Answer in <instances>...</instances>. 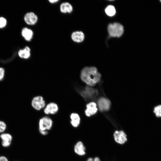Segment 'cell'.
I'll return each mask as SVG.
<instances>
[{
  "mask_svg": "<svg viewBox=\"0 0 161 161\" xmlns=\"http://www.w3.org/2000/svg\"><path fill=\"white\" fill-rule=\"evenodd\" d=\"M106 14L110 16H114L116 13V10L114 7L112 5L108 6L105 9Z\"/></svg>",
  "mask_w": 161,
  "mask_h": 161,
  "instance_id": "ac0fdd59",
  "label": "cell"
},
{
  "mask_svg": "<svg viewBox=\"0 0 161 161\" xmlns=\"http://www.w3.org/2000/svg\"><path fill=\"white\" fill-rule=\"evenodd\" d=\"M86 161H101V160L99 157H96L94 158L89 157L87 159Z\"/></svg>",
  "mask_w": 161,
  "mask_h": 161,
  "instance_id": "7402d4cb",
  "label": "cell"
},
{
  "mask_svg": "<svg viewBox=\"0 0 161 161\" xmlns=\"http://www.w3.org/2000/svg\"><path fill=\"white\" fill-rule=\"evenodd\" d=\"M99 110L101 111L109 110L110 106V102L108 99L102 97L100 98L97 102Z\"/></svg>",
  "mask_w": 161,
  "mask_h": 161,
  "instance_id": "8fae6325",
  "label": "cell"
},
{
  "mask_svg": "<svg viewBox=\"0 0 161 161\" xmlns=\"http://www.w3.org/2000/svg\"><path fill=\"white\" fill-rule=\"evenodd\" d=\"M2 140V145L5 147L9 146L11 143L12 137L11 135L8 133H2L0 135Z\"/></svg>",
  "mask_w": 161,
  "mask_h": 161,
  "instance_id": "5bb4252c",
  "label": "cell"
},
{
  "mask_svg": "<svg viewBox=\"0 0 161 161\" xmlns=\"http://www.w3.org/2000/svg\"><path fill=\"white\" fill-rule=\"evenodd\" d=\"M71 38L74 42L79 43L83 41L85 35L84 33L81 31H75L72 33Z\"/></svg>",
  "mask_w": 161,
  "mask_h": 161,
  "instance_id": "4fadbf2b",
  "label": "cell"
},
{
  "mask_svg": "<svg viewBox=\"0 0 161 161\" xmlns=\"http://www.w3.org/2000/svg\"><path fill=\"white\" fill-rule=\"evenodd\" d=\"M24 20L28 24L33 25L37 22L38 17L36 15L32 12L27 13L24 17Z\"/></svg>",
  "mask_w": 161,
  "mask_h": 161,
  "instance_id": "30bf717a",
  "label": "cell"
},
{
  "mask_svg": "<svg viewBox=\"0 0 161 161\" xmlns=\"http://www.w3.org/2000/svg\"><path fill=\"white\" fill-rule=\"evenodd\" d=\"M21 34L26 41H29L32 38L33 35V32L30 29L25 27L22 30Z\"/></svg>",
  "mask_w": 161,
  "mask_h": 161,
  "instance_id": "2e32d148",
  "label": "cell"
},
{
  "mask_svg": "<svg viewBox=\"0 0 161 161\" xmlns=\"http://www.w3.org/2000/svg\"><path fill=\"white\" fill-rule=\"evenodd\" d=\"M59 110V106L57 103L50 102L47 103L42 112L44 115H54L58 113Z\"/></svg>",
  "mask_w": 161,
  "mask_h": 161,
  "instance_id": "5b68a950",
  "label": "cell"
},
{
  "mask_svg": "<svg viewBox=\"0 0 161 161\" xmlns=\"http://www.w3.org/2000/svg\"><path fill=\"white\" fill-rule=\"evenodd\" d=\"M160 2L161 3V0H160Z\"/></svg>",
  "mask_w": 161,
  "mask_h": 161,
  "instance_id": "4316f807",
  "label": "cell"
},
{
  "mask_svg": "<svg viewBox=\"0 0 161 161\" xmlns=\"http://www.w3.org/2000/svg\"><path fill=\"white\" fill-rule=\"evenodd\" d=\"M60 9L61 12L64 13H70L73 10L72 5L68 2H64L61 3Z\"/></svg>",
  "mask_w": 161,
  "mask_h": 161,
  "instance_id": "9a60e30c",
  "label": "cell"
},
{
  "mask_svg": "<svg viewBox=\"0 0 161 161\" xmlns=\"http://www.w3.org/2000/svg\"><path fill=\"white\" fill-rule=\"evenodd\" d=\"M40 133L43 136H46L47 135L49 131H39Z\"/></svg>",
  "mask_w": 161,
  "mask_h": 161,
  "instance_id": "cb8c5ba5",
  "label": "cell"
},
{
  "mask_svg": "<svg viewBox=\"0 0 161 161\" xmlns=\"http://www.w3.org/2000/svg\"><path fill=\"white\" fill-rule=\"evenodd\" d=\"M4 74V70L3 68L0 67V80L3 78Z\"/></svg>",
  "mask_w": 161,
  "mask_h": 161,
  "instance_id": "603a6c76",
  "label": "cell"
},
{
  "mask_svg": "<svg viewBox=\"0 0 161 161\" xmlns=\"http://www.w3.org/2000/svg\"><path fill=\"white\" fill-rule=\"evenodd\" d=\"M59 0H49V1L50 3L53 4L58 2Z\"/></svg>",
  "mask_w": 161,
  "mask_h": 161,
  "instance_id": "484cf974",
  "label": "cell"
},
{
  "mask_svg": "<svg viewBox=\"0 0 161 161\" xmlns=\"http://www.w3.org/2000/svg\"><path fill=\"white\" fill-rule=\"evenodd\" d=\"M80 79L89 86H93L98 83L101 75L95 67L85 66L81 70L79 74Z\"/></svg>",
  "mask_w": 161,
  "mask_h": 161,
  "instance_id": "6da1fadb",
  "label": "cell"
},
{
  "mask_svg": "<svg viewBox=\"0 0 161 161\" xmlns=\"http://www.w3.org/2000/svg\"><path fill=\"white\" fill-rule=\"evenodd\" d=\"M107 30L109 35L113 37H119L122 36L124 32L123 26L118 23L109 24Z\"/></svg>",
  "mask_w": 161,
  "mask_h": 161,
  "instance_id": "3957f363",
  "label": "cell"
},
{
  "mask_svg": "<svg viewBox=\"0 0 161 161\" xmlns=\"http://www.w3.org/2000/svg\"><path fill=\"white\" fill-rule=\"evenodd\" d=\"M30 49L28 47H26L23 49H20L18 52L19 56L23 58L28 59L30 55Z\"/></svg>",
  "mask_w": 161,
  "mask_h": 161,
  "instance_id": "e0dca14e",
  "label": "cell"
},
{
  "mask_svg": "<svg viewBox=\"0 0 161 161\" xmlns=\"http://www.w3.org/2000/svg\"><path fill=\"white\" fill-rule=\"evenodd\" d=\"M74 152L79 156H83L86 154V148L83 143L78 141L75 144L74 147Z\"/></svg>",
  "mask_w": 161,
  "mask_h": 161,
  "instance_id": "ba28073f",
  "label": "cell"
},
{
  "mask_svg": "<svg viewBox=\"0 0 161 161\" xmlns=\"http://www.w3.org/2000/svg\"><path fill=\"white\" fill-rule=\"evenodd\" d=\"M70 123L71 126L77 128L79 126L81 122V118L79 114L77 112H71L69 115Z\"/></svg>",
  "mask_w": 161,
  "mask_h": 161,
  "instance_id": "52a82bcc",
  "label": "cell"
},
{
  "mask_svg": "<svg viewBox=\"0 0 161 161\" xmlns=\"http://www.w3.org/2000/svg\"><path fill=\"white\" fill-rule=\"evenodd\" d=\"M6 128V125L4 122L0 121V133L3 132Z\"/></svg>",
  "mask_w": 161,
  "mask_h": 161,
  "instance_id": "ffe728a7",
  "label": "cell"
},
{
  "mask_svg": "<svg viewBox=\"0 0 161 161\" xmlns=\"http://www.w3.org/2000/svg\"><path fill=\"white\" fill-rule=\"evenodd\" d=\"M86 108L84 111V113L86 116L90 117L97 112V105L94 102H91L86 105Z\"/></svg>",
  "mask_w": 161,
  "mask_h": 161,
  "instance_id": "9c48e42d",
  "label": "cell"
},
{
  "mask_svg": "<svg viewBox=\"0 0 161 161\" xmlns=\"http://www.w3.org/2000/svg\"><path fill=\"white\" fill-rule=\"evenodd\" d=\"M53 125L52 119L49 116L44 115L39 119L38 122L39 131L50 130Z\"/></svg>",
  "mask_w": 161,
  "mask_h": 161,
  "instance_id": "7a4b0ae2",
  "label": "cell"
},
{
  "mask_svg": "<svg viewBox=\"0 0 161 161\" xmlns=\"http://www.w3.org/2000/svg\"><path fill=\"white\" fill-rule=\"evenodd\" d=\"M47 104L44 97L41 95H37L34 97L31 102L33 108L37 112L42 111Z\"/></svg>",
  "mask_w": 161,
  "mask_h": 161,
  "instance_id": "277c9868",
  "label": "cell"
},
{
  "mask_svg": "<svg viewBox=\"0 0 161 161\" xmlns=\"http://www.w3.org/2000/svg\"><path fill=\"white\" fill-rule=\"evenodd\" d=\"M153 112L156 117L161 118V105H158L154 106L153 108Z\"/></svg>",
  "mask_w": 161,
  "mask_h": 161,
  "instance_id": "d6986e66",
  "label": "cell"
},
{
  "mask_svg": "<svg viewBox=\"0 0 161 161\" xmlns=\"http://www.w3.org/2000/svg\"><path fill=\"white\" fill-rule=\"evenodd\" d=\"M0 161H8L7 159L5 156L0 157Z\"/></svg>",
  "mask_w": 161,
  "mask_h": 161,
  "instance_id": "d4e9b609",
  "label": "cell"
},
{
  "mask_svg": "<svg viewBox=\"0 0 161 161\" xmlns=\"http://www.w3.org/2000/svg\"><path fill=\"white\" fill-rule=\"evenodd\" d=\"M113 137L115 142L120 145L124 144L127 141L126 134L122 130L115 131L113 133Z\"/></svg>",
  "mask_w": 161,
  "mask_h": 161,
  "instance_id": "8992f818",
  "label": "cell"
},
{
  "mask_svg": "<svg viewBox=\"0 0 161 161\" xmlns=\"http://www.w3.org/2000/svg\"><path fill=\"white\" fill-rule=\"evenodd\" d=\"M7 21L6 19L3 17H0V28L4 27L6 25Z\"/></svg>",
  "mask_w": 161,
  "mask_h": 161,
  "instance_id": "44dd1931",
  "label": "cell"
},
{
  "mask_svg": "<svg viewBox=\"0 0 161 161\" xmlns=\"http://www.w3.org/2000/svg\"><path fill=\"white\" fill-rule=\"evenodd\" d=\"M97 93L96 90L92 88L87 86L84 89L80 92L79 93L81 96L85 98H90Z\"/></svg>",
  "mask_w": 161,
  "mask_h": 161,
  "instance_id": "7c38bea8",
  "label": "cell"
}]
</instances>
